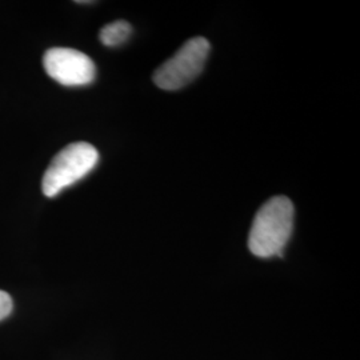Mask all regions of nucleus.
I'll return each mask as SVG.
<instances>
[{"instance_id":"nucleus-1","label":"nucleus","mask_w":360,"mask_h":360,"mask_svg":"<svg viewBox=\"0 0 360 360\" xmlns=\"http://www.w3.org/2000/svg\"><path fill=\"white\" fill-rule=\"evenodd\" d=\"M295 210L285 196L267 200L254 218L248 236L250 251L259 257H281L294 229Z\"/></svg>"},{"instance_id":"nucleus-2","label":"nucleus","mask_w":360,"mask_h":360,"mask_svg":"<svg viewBox=\"0 0 360 360\" xmlns=\"http://www.w3.org/2000/svg\"><path fill=\"white\" fill-rule=\"evenodd\" d=\"M99 162L98 150L86 142L71 143L53 156L41 180V191L55 198L65 188L89 175Z\"/></svg>"},{"instance_id":"nucleus-3","label":"nucleus","mask_w":360,"mask_h":360,"mask_svg":"<svg viewBox=\"0 0 360 360\" xmlns=\"http://www.w3.org/2000/svg\"><path fill=\"white\" fill-rule=\"evenodd\" d=\"M211 50L206 38L196 37L186 41L166 63L154 74L155 84L166 91H176L186 87L200 75Z\"/></svg>"},{"instance_id":"nucleus-4","label":"nucleus","mask_w":360,"mask_h":360,"mask_svg":"<svg viewBox=\"0 0 360 360\" xmlns=\"http://www.w3.org/2000/svg\"><path fill=\"white\" fill-rule=\"evenodd\" d=\"M43 65L49 77L67 87L87 86L96 77V67L90 56L74 49L53 47L47 50Z\"/></svg>"},{"instance_id":"nucleus-5","label":"nucleus","mask_w":360,"mask_h":360,"mask_svg":"<svg viewBox=\"0 0 360 360\" xmlns=\"http://www.w3.org/2000/svg\"><path fill=\"white\" fill-rule=\"evenodd\" d=\"M132 34V27L126 20H117L104 26L99 34V39L105 47H117L129 40Z\"/></svg>"},{"instance_id":"nucleus-6","label":"nucleus","mask_w":360,"mask_h":360,"mask_svg":"<svg viewBox=\"0 0 360 360\" xmlns=\"http://www.w3.org/2000/svg\"><path fill=\"white\" fill-rule=\"evenodd\" d=\"M13 299L4 291H0V321L6 319L13 312Z\"/></svg>"}]
</instances>
